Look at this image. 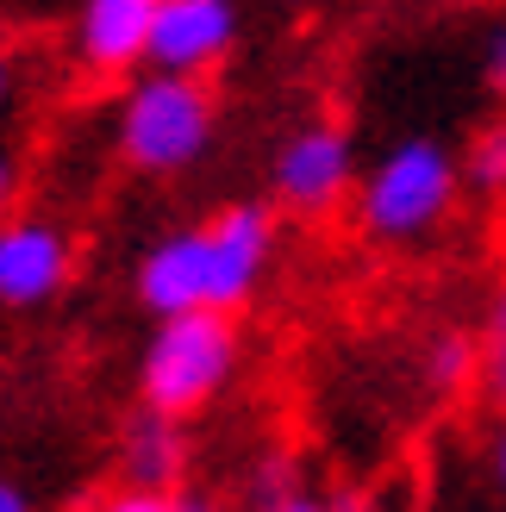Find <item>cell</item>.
I'll return each mask as SVG.
<instances>
[{
	"label": "cell",
	"instance_id": "44dd1931",
	"mask_svg": "<svg viewBox=\"0 0 506 512\" xmlns=\"http://www.w3.org/2000/svg\"><path fill=\"white\" fill-rule=\"evenodd\" d=\"M169 512H219V506H213L207 494H175V506H169Z\"/></svg>",
	"mask_w": 506,
	"mask_h": 512
},
{
	"label": "cell",
	"instance_id": "ffe728a7",
	"mask_svg": "<svg viewBox=\"0 0 506 512\" xmlns=\"http://www.w3.org/2000/svg\"><path fill=\"white\" fill-rule=\"evenodd\" d=\"M0 512H32V500H25L13 481H0Z\"/></svg>",
	"mask_w": 506,
	"mask_h": 512
},
{
	"label": "cell",
	"instance_id": "8992f818",
	"mask_svg": "<svg viewBox=\"0 0 506 512\" xmlns=\"http://www.w3.org/2000/svg\"><path fill=\"white\" fill-rule=\"evenodd\" d=\"M238 44V0H163L150 32V69L207 75Z\"/></svg>",
	"mask_w": 506,
	"mask_h": 512
},
{
	"label": "cell",
	"instance_id": "7402d4cb",
	"mask_svg": "<svg viewBox=\"0 0 506 512\" xmlns=\"http://www.w3.org/2000/svg\"><path fill=\"white\" fill-rule=\"evenodd\" d=\"M7 88H13V69H7V57H0V107H7Z\"/></svg>",
	"mask_w": 506,
	"mask_h": 512
},
{
	"label": "cell",
	"instance_id": "ba28073f",
	"mask_svg": "<svg viewBox=\"0 0 506 512\" xmlns=\"http://www.w3.org/2000/svg\"><path fill=\"white\" fill-rule=\"evenodd\" d=\"M138 306L157 319H175V313H200L213 306V269H207V225L194 232H169L144 250L138 263Z\"/></svg>",
	"mask_w": 506,
	"mask_h": 512
},
{
	"label": "cell",
	"instance_id": "9a60e30c",
	"mask_svg": "<svg viewBox=\"0 0 506 512\" xmlns=\"http://www.w3.org/2000/svg\"><path fill=\"white\" fill-rule=\"evenodd\" d=\"M282 494H294L288 456H263V469H257V500H282Z\"/></svg>",
	"mask_w": 506,
	"mask_h": 512
},
{
	"label": "cell",
	"instance_id": "277c9868",
	"mask_svg": "<svg viewBox=\"0 0 506 512\" xmlns=\"http://www.w3.org/2000/svg\"><path fill=\"white\" fill-rule=\"evenodd\" d=\"M275 200L288 213H332L338 200L357 188V144H350L344 125L319 119V125H300V132L275 150Z\"/></svg>",
	"mask_w": 506,
	"mask_h": 512
},
{
	"label": "cell",
	"instance_id": "8fae6325",
	"mask_svg": "<svg viewBox=\"0 0 506 512\" xmlns=\"http://www.w3.org/2000/svg\"><path fill=\"white\" fill-rule=\"evenodd\" d=\"M425 381H432L438 394H463L469 381H482V344H475L469 331H438V338L425 344Z\"/></svg>",
	"mask_w": 506,
	"mask_h": 512
},
{
	"label": "cell",
	"instance_id": "6da1fadb",
	"mask_svg": "<svg viewBox=\"0 0 506 512\" xmlns=\"http://www.w3.org/2000/svg\"><path fill=\"white\" fill-rule=\"evenodd\" d=\"M463 163L438 138H400L357 182V225L375 244H419L457 207Z\"/></svg>",
	"mask_w": 506,
	"mask_h": 512
},
{
	"label": "cell",
	"instance_id": "e0dca14e",
	"mask_svg": "<svg viewBox=\"0 0 506 512\" xmlns=\"http://www.w3.org/2000/svg\"><path fill=\"white\" fill-rule=\"evenodd\" d=\"M257 512H332V506L313 494H282V500H257Z\"/></svg>",
	"mask_w": 506,
	"mask_h": 512
},
{
	"label": "cell",
	"instance_id": "5bb4252c",
	"mask_svg": "<svg viewBox=\"0 0 506 512\" xmlns=\"http://www.w3.org/2000/svg\"><path fill=\"white\" fill-rule=\"evenodd\" d=\"M175 506V494H150V488H119V494H107V500H94L88 512H169Z\"/></svg>",
	"mask_w": 506,
	"mask_h": 512
},
{
	"label": "cell",
	"instance_id": "2e32d148",
	"mask_svg": "<svg viewBox=\"0 0 506 512\" xmlns=\"http://www.w3.org/2000/svg\"><path fill=\"white\" fill-rule=\"evenodd\" d=\"M482 75H488V88H500V94H506V25H494V32H488Z\"/></svg>",
	"mask_w": 506,
	"mask_h": 512
},
{
	"label": "cell",
	"instance_id": "52a82bcc",
	"mask_svg": "<svg viewBox=\"0 0 506 512\" xmlns=\"http://www.w3.org/2000/svg\"><path fill=\"white\" fill-rule=\"evenodd\" d=\"M69 232L50 219H7L0 225V306H44L69 281Z\"/></svg>",
	"mask_w": 506,
	"mask_h": 512
},
{
	"label": "cell",
	"instance_id": "7c38bea8",
	"mask_svg": "<svg viewBox=\"0 0 506 512\" xmlns=\"http://www.w3.org/2000/svg\"><path fill=\"white\" fill-rule=\"evenodd\" d=\"M482 388L494 406H506V281L488 306V331H482Z\"/></svg>",
	"mask_w": 506,
	"mask_h": 512
},
{
	"label": "cell",
	"instance_id": "9c48e42d",
	"mask_svg": "<svg viewBox=\"0 0 506 512\" xmlns=\"http://www.w3.org/2000/svg\"><path fill=\"white\" fill-rule=\"evenodd\" d=\"M163 0H82L75 7V57L94 75H125L150 63V32H157Z\"/></svg>",
	"mask_w": 506,
	"mask_h": 512
},
{
	"label": "cell",
	"instance_id": "30bf717a",
	"mask_svg": "<svg viewBox=\"0 0 506 512\" xmlns=\"http://www.w3.org/2000/svg\"><path fill=\"white\" fill-rule=\"evenodd\" d=\"M182 469H188L182 419L157 413V406H144V413L125 419V431H119V475H125V488L175 494V488H182Z\"/></svg>",
	"mask_w": 506,
	"mask_h": 512
},
{
	"label": "cell",
	"instance_id": "d6986e66",
	"mask_svg": "<svg viewBox=\"0 0 506 512\" xmlns=\"http://www.w3.org/2000/svg\"><path fill=\"white\" fill-rule=\"evenodd\" d=\"M488 469H494V481H500V494H506V425L494 431V450H488Z\"/></svg>",
	"mask_w": 506,
	"mask_h": 512
},
{
	"label": "cell",
	"instance_id": "7a4b0ae2",
	"mask_svg": "<svg viewBox=\"0 0 506 512\" xmlns=\"http://www.w3.org/2000/svg\"><path fill=\"white\" fill-rule=\"evenodd\" d=\"M213 88L200 75L150 69L119 100V157L144 175H182L213 144Z\"/></svg>",
	"mask_w": 506,
	"mask_h": 512
},
{
	"label": "cell",
	"instance_id": "ac0fdd59",
	"mask_svg": "<svg viewBox=\"0 0 506 512\" xmlns=\"http://www.w3.org/2000/svg\"><path fill=\"white\" fill-rule=\"evenodd\" d=\"M13 200H19V169H13V157H0V225L13 219Z\"/></svg>",
	"mask_w": 506,
	"mask_h": 512
},
{
	"label": "cell",
	"instance_id": "4fadbf2b",
	"mask_svg": "<svg viewBox=\"0 0 506 512\" xmlns=\"http://www.w3.org/2000/svg\"><path fill=\"white\" fill-rule=\"evenodd\" d=\"M469 182L482 194H506V125H488L469 144Z\"/></svg>",
	"mask_w": 506,
	"mask_h": 512
},
{
	"label": "cell",
	"instance_id": "3957f363",
	"mask_svg": "<svg viewBox=\"0 0 506 512\" xmlns=\"http://www.w3.org/2000/svg\"><path fill=\"white\" fill-rule=\"evenodd\" d=\"M238 369V325L232 313H175V319H157L144 344V363H138V400L157 406V413H175L188 419L200 413L225 381Z\"/></svg>",
	"mask_w": 506,
	"mask_h": 512
},
{
	"label": "cell",
	"instance_id": "5b68a950",
	"mask_svg": "<svg viewBox=\"0 0 506 512\" xmlns=\"http://www.w3.org/2000/svg\"><path fill=\"white\" fill-rule=\"evenodd\" d=\"M275 256V213L257 200H238L207 225V269H213V313H238L257 294Z\"/></svg>",
	"mask_w": 506,
	"mask_h": 512
}]
</instances>
